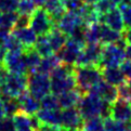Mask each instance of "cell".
Masks as SVG:
<instances>
[{"mask_svg":"<svg viewBox=\"0 0 131 131\" xmlns=\"http://www.w3.org/2000/svg\"><path fill=\"white\" fill-rule=\"evenodd\" d=\"M123 37H124V39L126 40L127 45L131 43V27L130 28H126L123 31Z\"/></svg>","mask_w":131,"mask_h":131,"instance_id":"obj_45","label":"cell"},{"mask_svg":"<svg viewBox=\"0 0 131 131\" xmlns=\"http://www.w3.org/2000/svg\"><path fill=\"white\" fill-rule=\"evenodd\" d=\"M125 60V49H123L116 43L103 45L101 59L97 66L100 69L108 67H119Z\"/></svg>","mask_w":131,"mask_h":131,"instance_id":"obj_5","label":"cell"},{"mask_svg":"<svg viewBox=\"0 0 131 131\" xmlns=\"http://www.w3.org/2000/svg\"><path fill=\"white\" fill-rule=\"evenodd\" d=\"M82 131H104V119L97 116L85 120Z\"/></svg>","mask_w":131,"mask_h":131,"instance_id":"obj_31","label":"cell"},{"mask_svg":"<svg viewBox=\"0 0 131 131\" xmlns=\"http://www.w3.org/2000/svg\"><path fill=\"white\" fill-rule=\"evenodd\" d=\"M34 131H40V130H34Z\"/></svg>","mask_w":131,"mask_h":131,"instance_id":"obj_51","label":"cell"},{"mask_svg":"<svg viewBox=\"0 0 131 131\" xmlns=\"http://www.w3.org/2000/svg\"><path fill=\"white\" fill-rule=\"evenodd\" d=\"M61 127H58V126H50V125H42L40 124V127L38 130L40 131H60Z\"/></svg>","mask_w":131,"mask_h":131,"instance_id":"obj_44","label":"cell"},{"mask_svg":"<svg viewBox=\"0 0 131 131\" xmlns=\"http://www.w3.org/2000/svg\"><path fill=\"white\" fill-rule=\"evenodd\" d=\"M104 131H105V130H104Z\"/></svg>","mask_w":131,"mask_h":131,"instance_id":"obj_53","label":"cell"},{"mask_svg":"<svg viewBox=\"0 0 131 131\" xmlns=\"http://www.w3.org/2000/svg\"><path fill=\"white\" fill-rule=\"evenodd\" d=\"M80 131H82V130H80Z\"/></svg>","mask_w":131,"mask_h":131,"instance_id":"obj_52","label":"cell"},{"mask_svg":"<svg viewBox=\"0 0 131 131\" xmlns=\"http://www.w3.org/2000/svg\"><path fill=\"white\" fill-rule=\"evenodd\" d=\"M36 117L42 125L61 127V110H43L40 108L36 113Z\"/></svg>","mask_w":131,"mask_h":131,"instance_id":"obj_19","label":"cell"},{"mask_svg":"<svg viewBox=\"0 0 131 131\" xmlns=\"http://www.w3.org/2000/svg\"><path fill=\"white\" fill-rule=\"evenodd\" d=\"M113 119L128 123L131 120V102L117 99L111 104V116Z\"/></svg>","mask_w":131,"mask_h":131,"instance_id":"obj_11","label":"cell"},{"mask_svg":"<svg viewBox=\"0 0 131 131\" xmlns=\"http://www.w3.org/2000/svg\"><path fill=\"white\" fill-rule=\"evenodd\" d=\"M42 7L49 13V15L52 18L54 24H57L60 18L66 12L62 0H45Z\"/></svg>","mask_w":131,"mask_h":131,"instance_id":"obj_21","label":"cell"},{"mask_svg":"<svg viewBox=\"0 0 131 131\" xmlns=\"http://www.w3.org/2000/svg\"><path fill=\"white\" fill-rule=\"evenodd\" d=\"M62 1H63L65 10L72 11V12H77L85 3L82 0H62Z\"/></svg>","mask_w":131,"mask_h":131,"instance_id":"obj_40","label":"cell"},{"mask_svg":"<svg viewBox=\"0 0 131 131\" xmlns=\"http://www.w3.org/2000/svg\"><path fill=\"white\" fill-rule=\"evenodd\" d=\"M27 90V75L10 73L4 85L0 87V97H17Z\"/></svg>","mask_w":131,"mask_h":131,"instance_id":"obj_4","label":"cell"},{"mask_svg":"<svg viewBox=\"0 0 131 131\" xmlns=\"http://www.w3.org/2000/svg\"><path fill=\"white\" fill-rule=\"evenodd\" d=\"M118 9L121 13V16H123L125 27L126 28H130L131 27V4L119 3Z\"/></svg>","mask_w":131,"mask_h":131,"instance_id":"obj_37","label":"cell"},{"mask_svg":"<svg viewBox=\"0 0 131 131\" xmlns=\"http://www.w3.org/2000/svg\"><path fill=\"white\" fill-rule=\"evenodd\" d=\"M13 120H14L16 131H34L29 115L18 112V113H16L13 116Z\"/></svg>","mask_w":131,"mask_h":131,"instance_id":"obj_27","label":"cell"},{"mask_svg":"<svg viewBox=\"0 0 131 131\" xmlns=\"http://www.w3.org/2000/svg\"><path fill=\"white\" fill-rule=\"evenodd\" d=\"M118 97L125 101L131 102V80H126L117 87Z\"/></svg>","mask_w":131,"mask_h":131,"instance_id":"obj_36","label":"cell"},{"mask_svg":"<svg viewBox=\"0 0 131 131\" xmlns=\"http://www.w3.org/2000/svg\"><path fill=\"white\" fill-rule=\"evenodd\" d=\"M18 15L17 12H0V29L12 31Z\"/></svg>","mask_w":131,"mask_h":131,"instance_id":"obj_26","label":"cell"},{"mask_svg":"<svg viewBox=\"0 0 131 131\" xmlns=\"http://www.w3.org/2000/svg\"><path fill=\"white\" fill-rule=\"evenodd\" d=\"M29 26V16L28 15H18V18L15 23L14 28H23Z\"/></svg>","mask_w":131,"mask_h":131,"instance_id":"obj_42","label":"cell"},{"mask_svg":"<svg viewBox=\"0 0 131 131\" xmlns=\"http://www.w3.org/2000/svg\"><path fill=\"white\" fill-rule=\"evenodd\" d=\"M81 96H82V93L77 88L64 92V93H62V94H60L58 96L60 107L62 110L71 108V107H76L78 105L79 101H80Z\"/></svg>","mask_w":131,"mask_h":131,"instance_id":"obj_18","label":"cell"},{"mask_svg":"<svg viewBox=\"0 0 131 131\" xmlns=\"http://www.w3.org/2000/svg\"><path fill=\"white\" fill-rule=\"evenodd\" d=\"M77 108L83 120L100 116L103 119L111 116V104L92 93L82 94Z\"/></svg>","mask_w":131,"mask_h":131,"instance_id":"obj_1","label":"cell"},{"mask_svg":"<svg viewBox=\"0 0 131 131\" xmlns=\"http://www.w3.org/2000/svg\"><path fill=\"white\" fill-rule=\"evenodd\" d=\"M85 3H89V4H93L94 2H96L97 0H82Z\"/></svg>","mask_w":131,"mask_h":131,"instance_id":"obj_49","label":"cell"},{"mask_svg":"<svg viewBox=\"0 0 131 131\" xmlns=\"http://www.w3.org/2000/svg\"><path fill=\"white\" fill-rule=\"evenodd\" d=\"M6 52H7L6 47L0 43V64L3 63V59H4V55H6Z\"/></svg>","mask_w":131,"mask_h":131,"instance_id":"obj_46","label":"cell"},{"mask_svg":"<svg viewBox=\"0 0 131 131\" xmlns=\"http://www.w3.org/2000/svg\"><path fill=\"white\" fill-rule=\"evenodd\" d=\"M4 67H6L9 73L12 74H28V68L26 65L24 51H7L3 59Z\"/></svg>","mask_w":131,"mask_h":131,"instance_id":"obj_8","label":"cell"},{"mask_svg":"<svg viewBox=\"0 0 131 131\" xmlns=\"http://www.w3.org/2000/svg\"><path fill=\"white\" fill-rule=\"evenodd\" d=\"M4 104V114L6 116L13 117L16 113L20 112V103H18L17 97H7L2 99Z\"/></svg>","mask_w":131,"mask_h":131,"instance_id":"obj_32","label":"cell"},{"mask_svg":"<svg viewBox=\"0 0 131 131\" xmlns=\"http://www.w3.org/2000/svg\"><path fill=\"white\" fill-rule=\"evenodd\" d=\"M50 82H51V93L57 96L66 91L77 88L76 79H75L74 74L61 78H50Z\"/></svg>","mask_w":131,"mask_h":131,"instance_id":"obj_14","label":"cell"},{"mask_svg":"<svg viewBox=\"0 0 131 131\" xmlns=\"http://www.w3.org/2000/svg\"><path fill=\"white\" fill-rule=\"evenodd\" d=\"M27 91L31 96L40 101L43 96L51 93L50 77L38 72L29 73L27 75Z\"/></svg>","mask_w":131,"mask_h":131,"instance_id":"obj_3","label":"cell"},{"mask_svg":"<svg viewBox=\"0 0 131 131\" xmlns=\"http://www.w3.org/2000/svg\"><path fill=\"white\" fill-rule=\"evenodd\" d=\"M102 23L95 22L87 25L86 28V45L87 43H100Z\"/></svg>","mask_w":131,"mask_h":131,"instance_id":"obj_28","label":"cell"},{"mask_svg":"<svg viewBox=\"0 0 131 131\" xmlns=\"http://www.w3.org/2000/svg\"><path fill=\"white\" fill-rule=\"evenodd\" d=\"M61 64H62V62H61L59 57L55 53H53V54L48 55V57H45V58L41 59V62L39 64V66L37 67L36 72L49 75V74H51V72H52L54 68H57Z\"/></svg>","mask_w":131,"mask_h":131,"instance_id":"obj_22","label":"cell"},{"mask_svg":"<svg viewBox=\"0 0 131 131\" xmlns=\"http://www.w3.org/2000/svg\"><path fill=\"white\" fill-rule=\"evenodd\" d=\"M125 54H126V59L131 60V43L126 46V48H125Z\"/></svg>","mask_w":131,"mask_h":131,"instance_id":"obj_47","label":"cell"},{"mask_svg":"<svg viewBox=\"0 0 131 131\" xmlns=\"http://www.w3.org/2000/svg\"><path fill=\"white\" fill-rule=\"evenodd\" d=\"M85 46H82L80 43L76 42L71 38H67L66 42H65L64 47L60 51H58L57 54L59 59L61 60V62L63 64H67V65H74L76 63V60L78 58L79 53H80L81 49Z\"/></svg>","mask_w":131,"mask_h":131,"instance_id":"obj_10","label":"cell"},{"mask_svg":"<svg viewBox=\"0 0 131 131\" xmlns=\"http://www.w3.org/2000/svg\"><path fill=\"white\" fill-rule=\"evenodd\" d=\"M120 69L124 73L127 80H131V60L126 59L120 65Z\"/></svg>","mask_w":131,"mask_h":131,"instance_id":"obj_41","label":"cell"},{"mask_svg":"<svg viewBox=\"0 0 131 131\" xmlns=\"http://www.w3.org/2000/svg\"><path fill=\"white\" fill-rule=\"evenodd\" d=\"M37 6L32 0H18V6H17V13L21 15H28L36 10Z\"/></svg>","mask_w":131,"mask_h":131,"instance_id":"obj_34","label":"cell"},{"mask_svg":"<svg viewBox=\"0 0 131 131\" xmlns=\"http://www.w3.org/2000/svg\"><path fill=\"white\" fill-rule=\"evenodd\" d=\"M18 0H0V12H17Z\"/></svg>","mask_w":131,"mask_h":131,"instance_id":"obj_38","label":"cell"},{"mask_svg":"<svg viewBox=\"0 0 131 131\" xmlns=\"http://www.w3.org/2000/svg\"><path fill=\"white\" fill-rule=\"evenodd\" d=\"M123 35L119 31H116L114 29L107 27L106 25L102 24L101 26V37H100V43L101 45H110V43H116Z\"/></svg>","mask_w":131,"mask_h":131,"instance_id":"obj_24","label":"cell"},{"mask_svg":"<svg viewBox=\"0 0 131 131\" xmlns=\"http://www.w3.org/2000/svg\"><path fill=\"white\" fill-rule=\"evenodd\" d=\"M88 93H92V94L97 95L100 99H102L103 101H105L107 103H110V104H112V103L115 102L117 99H118L117 87L112 86L110 83L105 82L103 79L99 83H96Z\"/></svg>","mask_w":131,"mask_h":131,"instance_id":"obj_12","label":"cell"},{"mask_svg":"<svg viewBox=\"0 0 131 131\" xmlns=\"http://www.w3.org/2000/svg\"><path fill=\"white\" fill-rule=\"evenodd\" d=\"M18 103H20V112L26 115H36V113L40 110V102L39 100L35 99L34 96L29 94L28 91H24L20 96H17Z\"/></svg>","mask_w":131,"mask_h":131,"instance_id":"obj_16","label":"cell"},{"mask_svg":"<svg viewBox=\"0 0 131 131\" xmlns=\"http://www.w3.org/2000/svg\"><path fill=\"white\" fill-rule=\"evenodd\" d=\"M99 22L106 25L107 27H110L112 29L119 31V32L124 31L126 29L123 16H121V13L118 8H114L113 10H111L110 12L101 15Z\"/></svg>","mask_w":131,"mask_h":131,"instance_id":"obj_15","label":"cell"},{"mask_svg":"<svg viewBox=\"0 0 131 131\" xmlns=\"http://www.w3.org/2000/svg\"><path fill=\"white\" fill-rule=\"evenodd\" d=\"M81 24H83V23L77 12L66 11L64 13V15L59 20V22L55 24V27L59 28L62 32H64L66 36H69L77 26Z\"/></svg>","mask_w":131,"mask_h":131,"instance_id":"obj_13","label":"cell"},{"mask_svg":"<svg viewBox=\"0 0 131 131\" xmlns=\"http://www.w3.org/2000/svg\"><path fill=\"white\" fill-rule=\"evenodd\" d=\"M0 131H16L13 117L3 116L0 118Z\"/></svg>","mask_w":131,"mask_h":131,"instance_id":"obj_39","label":"cell"},{"mask_svg":"<svg viewBox=\"0 0 131 131\" xmlns=\"http://www.w3.org/2000/svg\"><path fill=\"white\" fill-rule=\"evenodd\" d=\"M75 79H76L77 89L82 94H86L96 83L102 80V71L96 65L89 66H75Z\"/></svg>","mask_w":131,"mask_h":131,"instance_id":"obj_2","label":"cell"},{"mask_svg":"<svg viewBox=\"0 0 131 131\" xmlns=\"http://www.w3.org/2000/svg\"><path fill=\"white\" fill-rule=\"evenodd\" d=\"M29 27L37 36H42L48 35L55 27V24L43 7H37L29 16Z\"/></svg>","mask_w":131,"mask_h":131,"instance_id":"obj_6","label":"cell"},{"mask_svg":"<svg viewBox=\"0 0 131 131\" xmlns=\"http://www.w3.org/2000/svg\"><path fill=\"white\" fill-rule=\"evenodd\" d=\"M83 118L77 107H71V108H64L61 111V128L80 131L82 130Z\"/></svg>","mask_w":131,"mask_h":131,"instance_id":"obj_9","label":"cell"},{"mask_svg":"<svg viewBox=\"0 0 131 131\" xmlns=\"http://www.w3.org/2000/svg\"><path fill=\"white\" fill-rule=\"evenodd\" d=\"M11 34L22 43V46L25 49L34 48L35 42L37 40V36L35 31L30 27H23V28H14Z\"/></svg>","mask_w":131,"mask_h":131,"instance_id":"obj_17","label":"cell"},{"mask_svg":"<svg viewBox=\"0 0 131 131\" xmlns=\"http://www.w3.org/2000/svg\"><path fill=\"white\" fill-rule=\"evenodd\" d=\"M35 50L39 53V55L41 58L48 57V55L53 54V50L51 48L50 42L48 40V37L47 35H42V36H38L37 37V40L34 46Z\"/></svg>","mask_w":131,"mask_h":131,"instance_id":"obj_29","label":"cell"},{"mask_svg":"<svg viewBox=\"0 0 131 131\" xmlns=\"http://www.w3.org/2000/svg\"><path fill=\"white\" fill-rule=\"evenodd\" d=\"M47 37H48L50 46L53 50V53H57L58 51L62 49L67 40V36L65 35L64 32L61 31L59 28H57V27H54V28L47 35Z\"/></svg>","mask_w":131,"mask_h":131,"instance_id":"obj_23","label":"cell"},{"mask_svg":"<svg viewBox=\"0 0 131 131\" xmlns=\"http://www.w3.org/2000/svg\"><path fill=\"white\" fill-rule=\"evenodd\" d=\"M39 102H40V108H43V110H61L58 96L52 94V93L47 94Z\"/></svg>","mask_w":131,"mask_h":131,"instance_id":"obj_33","label":"cell"},{"mask_svg":"<svg viewBox=\"0 0 131 131\" xmlns=\"http://www.w3.org/2000/svg\"><path fill=\"white\" fill-rule=\"evenodd\" d=\"M101 71H102V79L112 86L118 87L119 85H121L123 82L127 80L124 73L121 72L120 67H108V68H103Z\"/></svg>","mask_w":131,"mask_h":131,"instance_id":"obj_20","label":"cell"},{"mask_svg":"<svg viewBox=\"0 0 131 131\" xmlns=\"http://www.w3.org/2000/svg\"><path fill=\"white\" fill-rule=\"evenodd\" d=\"M112 1L115 2V3L117 4V3H120V2H121V0H112Z\"/></svg>","mask_w":131,"mask_h":131,"instance_id":"obj_50","label":"cell"},{"mask_svg":"<svg viewBox=\"0 0 131 131\" xmlns=\"http://www.w3.org/2000/svg\"><path fill=\"white\" fill-rule=\"evenodd\" d=\"M93 8L95 9V11L101 16L116 8V3L113 2L112 0H97L96 2L93 3Z\"/></svg>","mask_w":131,"mask_h":131,"instance_id":"obj_35","label":"cell"},{"mask_svg":"<svg viewBox=\"0 0 131 131\" xmlns=\"http://www.w3.org/2000/svg\"><path fill=\"white\" fill-rule=\"evenodd\" d=\"M9 71L4 67L3 64H0V87L4 85V82L7 81V78L9 76Z\"/></svg>","mask_w":131,"mask_h":131,"instance_id":"obj_43","label":"cell"},{"mask_svg":"<svg viewBox=\"0 0 131 131\" xmlns=\"http://www.w3.org/2000/svg\"><path fill=\"white\" fill-rule=\"evenodd\" d=\"M3 116H6V114H4V104L3 100L0 97V118H2Z\"/></svg>","mask_w":131,"mask_h":131,"instance_id":"obj_48","label":"cell"},{"mask_svg":"<svg viewBox=\"0 0 131 131\" xmlns=\"http://www.w3.org/2000/svg\"><path fill=\"white\" fill-rule=\"evenodd\" d=\"M104 130L105 131H130L129 121H118L113 119L112 117H107L104 119Z\"/></svg>","mask_w":131,"mask_h":131,"instance_id":"obj_30","label":"cell"},{"mask_svg":"<svg viewBox=\"0 0 131 131\" xmlns=\"http://www.w3.org/2000/svg\"><path fill=\"white\" fill-rule=\"evenodd\" d=\"M24 55H25V61H26L27 68H28V74L36 72V69H37V67L39 66V64L41 62V59L42 58H41L39 55V53L35 50V48L26 49L24 51Z\"/></svg>","mask_w":131,"mask_h":131,"instance_id":"obj_25","label":"cell"},{"mask_svg":"<svg viewBox=\"0 0 131 131\" xmlns=\"http://www.w3.org/2000/svg\"><path fill=\"white\" fill-rule=\"evenodd\" d=\"M103 45L101 43H87L81 49L75 63V66H89L99 64L102 54Z\"/></svg>","mask_w":131,"mask_h":131,"instance_id":"obj_7","label":"cell"}]
</instances>
